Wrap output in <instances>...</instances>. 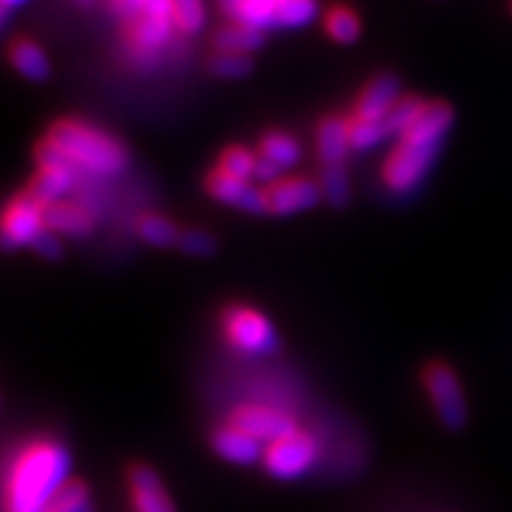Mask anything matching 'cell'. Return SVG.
Returning a JSON list of instances; mask_svg holds the SVG:
<instances>
[{"label": "cell", "mask_w": 512, "mask_h": 512, "mask_svg": "<svg viewBox=\"0 0 512 512\" xmlns=\"http://www.w3.org/2000/svg\"><path fill=\"white\" fill-rule=\"evenodd\" d=\"M72 475V456L60 441L34 439L15 453L5 477V512H48Z\"/></svg>", "instance_id": "cell-1"}, {"label": "cell", "mask_w": 512, "mask_h": 512, "mask_svg": "<svg viewBox=\"0 0 512 512\" xmlns=\"http://www.w3.org/2000/svg\"><path fill=\"white\" fill-rule=\"evenodd\" d=\"M110 10L121 24L126 55L140 69H155L166 60L176 36L171 0H110Z\"/></svg>", "instance_id": "cell-2"}, {"label": "cell", "mask_w": 512, "mask_h": 512, "mask_svg": "<svg viewBox=\"0 0 512 512\" xmlns=\"http://www.w3.org/2000/svg\"><path fill=\"white\" fill-rule=\"evenodd\" d=\"M46 140L76 171L93 176H117L128 166V152L110 133L95 128L81 119H57L50 124Z\"/></svg>", "instance_id": "cell-3"}, {"label": "cell", "mask_w": 512, "mask_h": 512, "mask_svg": "<svg viewBox=\"0 0 512 512\" xmlns=\"http://www.w3.org/2000/svg\"><path fill=\"white\" fill-rule=\"evenodd\" d=\"M216 5L228 22L264 34L271 29L306 27L318 15V0H216Z\"/></svg>", "instance_id": "cell-4"}, {"label": "cell", "mask_w": 512, "mask_h": 512, "mask_svg": "<svg viewBox=\"0 0 512 512\" xmlns=\"http://www.w3.org/2000/svg\"><path fill=\"white\" fill-rule=\"evenodd\" d=\"M221 328L233 349L249 356H268L278 349V332L264 313L245 304H228L221 311Z\"/></svg>", "instance_id": "cell-5"}, {"label": "cell", "mask_w": 512, "mask_h": 512, "mask_svg": "<svg viewBox=\"0 0 512 512\" xmlns=\"http://www.w3.org/2000/svg\"><path fill=\"white\" fill-rule=\"evenodd\" d=\"M318 439L311 432L294 430L285 437L271 441L264 448V463L266 472L275 479H283V482H292V479L304 477L306 472L313 470V465L318 463Z\"/></svg>", "instance_id": "cell-6"}, {"label": "cell", "mask_w": 512, "mask_h": 512, "mask_svg": "<svg viewBox=\"0 0 512 512\" xmlns=\"http://www.w3.org/2000/svg\"><path fill=\"white\" fill-rule=\"evenodd\" d=\"M425 380V389L430 394V401L437 411V418L448 432L465 430L467 420H470V411H467V401L463 384H460L458 375L446 363L432 361L430 366L422 373Z\"/></svg>", "instance_id": "cell-7"}, {"label": "cell", "mask_w": 512, "mask_h": 512, "mask_svg": "<svg viewBox=\"0 0 512 512\" xmlns=\"http://www.w3.org/2000/svg\"><path fill=\"white\" fill-rule=\"evenodd\" d=\"M43 228L46 207L29 190L17 192L0 209V249L12 252L19 247H31Z\"/></svg>", "instance_id": "cell-8"}, {"label": "cell", "mask_w": 512, "mask_h": 512, "mask_svg": "<svg viewBox=\"0 0 512 512\" xmlns=\"http://www.w3.org/2000/svg\"><path fill=\"white\" fill-rule=\"evenodd\" d=\"M439 145H418L401 140L396 150L387 157L382 169V181L396 195L413 192L425 181L430 169L439 157Z\"/></svg>", "instance_id": "cell-9"}, {"label": "cell", "mask_w": 512, "mask_h": 512, "mask_svg": "<svg viewBox=\"0 0 512 512\" xmlns=\"http://www.w3.org/2000/svg\"><path fill=\"white\" fill-rule=\"evenodd\" d=\"M36 162L38 171L29 181L27 190L43 207L62 202L69 195V190L74 188V169L67 162H62L60 155H57L46 138L36 147Z\"/></svg>", "instance_id": "cell-10"}, {"label": "cell", "mask_w": 512, "mask_h": 512, "mask_svg": "<svg viewBox=\"0 0 512 512\" xmlns=\"http://www.w3.org/2000/svg\"><path fill=\"white\" fill-rule=\"evenodd\" d=\"M228 422L240 427V430H245L247 434H252L264 446L297 430V420L290 413L280 411L275 406H264V403H245V406H238L230 413Z\"/></svg>", "instance_id": "cell-11"}, {"label": "cell", "mask_w": 512, "mask_h": 512, "mask_svg": "<svg viewBox=\"0 0 512 512\" xmlns=\"http://www.w3.org/2000/svg\"><path fill=\"white\" fill-rule=\"evenodd\" d=\"M264 195L268 214L273 216L299 214V211L313 209L320 200H323L320 185L316 181H311V178L302 176L280 178V181L266 185Z\"/></svg>", "instance_id": "cell-12"}, {"label": "cell", "mask_w": 512, "mask_h": 512, "mask_svg": "<svg viewBox=\"0 0 512 512\" xmlns=\"http://www.w3.org/2000/svg\"><path fill=\"white\" fill-rule=\"evenodd\" d=\"M204 190H207L214 200H219L223 204H233V207L247 211V214H268L264 190L254 188L252 183L242 181V178L226 174L219 166H214V169L204 176Z\"/></svg>", "instance_id": "cell-13"}, {"label": "cell", "mask_w": 512, "mask_h": 512, "mask_svg": "<svg viewBox=\"0 0 512 512\" xmlns=\"http://www.w3.org/2000/svg\"><path fill=\"white\" fill-rule=\"evenodd\" d=\"M128 501L133 512H176L169 491L150 465H133L128 470Z\"/></svg>", "instance_id": "cell-14"}, {"label": "cell", "mask_w": 512, "mask_h": 512, "mask_svg": "<svg viewBox=\"0 0 512 512\" xmlns=\"http://www.w3.org/2000/svg\"><path fill=\"white\" fill-rule=\"evenodd\" d=\"M403 98L401 81L394 74H380L363 88L354 105V117L384 121Z\"/></svg>", "instance_id": "cell-15"}, {"label": "cell", "mask_w": 512, "mask_h": 512, "mask_svg": "<svg viewBox=\"0 0 512 512\" xmlns=\"http://www.w3.org/2000/svg\"><path fill=\"white\" fill-rule=\"evenodd\" d=\"M211 448L216 451V456L233 465H254L264 458V444L259 439H254L252 434H247L240 427L226 425L219 427L211 437Z\"/></svg>", "instance_id": "cell-16"}, {"label": "cell", "mask_w": 512, "mask_h": 512, "mask_svg": "<svg viewBox=\"0 0 512 512\" xmlns=\"http://www.w3.org/2000/svg\"><path fill=\"white\" fill-rule=\"evenodd\" d=\"M456 121V112L448 102H425L420 117L408 128V133L401 140L418 145H444L448 131Z\"/></svg>", "instance_id": "cell-17"}, {"label": "cell", "mask_w": 512, "mask_h": 512, "mask_svg": "<svg viewBox=\"0 0 512 512\" xmlns=\"http://www.w3.org/2000/svg\"><path fill=\"white\" fill-rule=\"evenodd\" d=\"M351 150L349 145V126L347 119L330 114L320 119L316 128V152L318 162L323 166H339L344 164Z\"/></svg>", "instance_id": "cell-18"}, {"label": "cell", "mask_w": 512, "mask_h": 512, "mask_svg": "<svg viewBox=\"0 0 512 512\" xmlns=\"http://www.w3.org/2000/svg\"><path fill=\"white\" fill-rule=\"evenodd\" d=\"M46 228L67 238H88L95 228V219L83 204L62 200L46 207Z\"/></svg>", "instance_id": "cell-19"}, {"label": "cell", "mask_w": 512, "mask_h": 512, "mask_svg": "<svg viewBox=\"0 0 512 512\" xmlns=\"http://www.w3.org/2000/svg\"><path fill=\"white\" fill-rule=\"evenodd\" d=\"M8 60L15 72H19L29 81H46L50 76V60L46 50L31 41L29 36L12 38L8 46Z\"/></svg>", "instance_id": "cell-20"}, {"label": "cell", "mask_w": 512, "mask_h": 512, "mask_svg": "<svg viewBox=\"0 0 512 512\" xmlns=\"http://www.w3.org/2000/svg\"><path fill=\"white\" fill-rule=\"evenodd\" d=\"M214 48L219 53H238V55H252L266 43V34L259 29L245 27V24L226 22L214 31Z\"/></svg>", "instance_id": "cell-21"}, {"label": "cell", "mask_w": 512, "mask_h": 512, "mask_svg": "<svg viewBox=\"0 0 512 512\" xmlns=\"http://www.w3.org/2000/svg\"><path fill=\"white\" fill-rule=\"evenodd\" d=\"M256 155L268 159V162H273L278 169L285 171L299 162V157H302V145H299V140L294 138L292 133L268 131L266 136H261Z\"/></svg>", "instance_id": "cell-22"}, {"label": "cell", "mask_w": 512, "mask_h": 512, "mask_svg": "<svg viewBox=\"0 0 512 512\" xmlns=\"http://www.w3.org/2000/svg\"><path fill=\"white\" fill-rule=\"evenodd\" d=\"M138 238L152 247H178L183 230L162 214H143L136 221Z\"/></svg>", "instance_id": "cell-23"}, {"label": "cell", "mask_w": 512, "mask_h": 512, "mask_svg": "<svg viewBox=\"0 0 512 512\" xmlns=\"http://www.w3.org/2000/svg\"><path fill=\"white\" fill-rule=\"evenodd\" d=\"M320 192L323 200L335 209H344L351 202V183L344 164L339 166H323L320 171Z\"/></svg>", "instance_id": "cell-24"}, {"label": "cell", "mask_w": 512, "mask_h": 512, "mask_svg": "<svg viewBox=\"0 0 512 512\" xmlns=\"http://www.w3.org/2000/svg\"><path fill=\"white\" fill-rule=\"evenodd\" d=\"M325 31L332 41L337 43H354L361 36V19L351 8L344 5H335L325 15Z\"/></svg>", "instance_id": "cell-25"}, {"label": "cell", "mask_w": 512, "mask_h": 512, "mask_svg": "<svg viewBox=\"0 0 512 512\" xmlns=\"http://www.w3.org/2000/svg\"><path fill=\"white\" fill-rule=\"evenodd\" d=\"M349 145L351 150H370V147L380 145L384 138H389L387 126L384 121H373V119H361V117H349Z\"/></svg>", "instance_id": "cell-26"}, {"label": "cell", "mask_w": 512, "mask_h": 512, "mask_svg": "<svg viewBox=\"0 0 512 512\" xmlns=\"http://www.w3.org/2000/svg\"><path fill=\"white\" fill-rule=\"evenodd\" d=\"M422 107H425V100L418 98V95H403V98L396 102L394 110L387 114V119H384L389 136H406L408 128L418 121Z\"/></svg>", "instance_id": "cell-27"}, {"label": "cell", "mask_w": 512, "mask_h": 512, "mask_svg": "<svg viewBox=\"0 0 512 512\" xmlns=\"http://www.w3.org/2000/svg\"><path fill=\"white\" fill-rule=\"evenodd\" d=\"M48 512H95L91 491L79 479H69L55 496V501L50 503Z\"/></svg>", "instance_id": "cell-28"}, {"label": "cell", "mask_w": 512, "mask_h": 512, "mask_svg": "<svg viewBox=\"0 0 512 512\" xmlns=\"http://www.w3.org/2000/svg\"><path fill=\"white\" fill-rule=\"evenodd\" d=\"M207 69L214 76H219V79H245V76L252 74L254 60L249 55L219 53V50H216V53L209 57Z\"/></svg>", "instance_id": "cell-29"}, {"label": "cell", "mask_w": 512, "mask_h": 512, "mask_svg": "<svg viewBox=\"0 0 512 512\" xmlns=\"http://www.w3.org/2000/svg\"><path fill=\"white\" fill-rule=\"evenodd\" d=\"M216 166L230 176L242 178V181H249V178H254L256 155L242 145H228L226 150L219 155V164Z\"/></svg>", "instance_id": "cell-30"}, {"label": "cell", "mask_w": 512, "mask_h": 512, "mask_svg": "<svg viewBox=\"0 0 512 512\" xmlns=\"http://www.w3.org/2000/svg\"><path fill=\"white\" fill-rule=\"evenodd\" d=\"M174 3L176 27L183 36H192L202 31L207 10H204V0H171Z\"/></svg>", "instance_id": "cell-31"}, {"label": "cell", "mask_w": 512, "mask_h": 512, "mask_svg": "<svg viewBox=\"0 0 512 512\" xmlns=\"http://www.w3.org/2000/svg\"><path fill=\"white\" fill-rule=\"evenodd\" d=\"M216 238L207 230H200V228H190V230H183L181 233V240H178V249H181L183 254H190V256H209L216 252Z\"/></svg>", "instance_id": "cell-32"}, {"label": "cell", "mask_w": 512, "mask_h": 512, "mask_svg": "<svg viewBox=\"0 0 512 512\" xmlns=\"http://www.w3.org/2000/svg\"><path fill=\"white\" fill-rule=\"evenodd\" d=\"M31 249L48 261H55L62 256V242L57 238V233H53V230L48 228H43L41 233H38V238L31 242Z\"/></svg>", "instance_id": "cell-33"}, {"label": "cell", "mask_w": 512, "mask_h": 512, "mask_svg": "<svg viewBox=\"0 0 512 512\" xmlns=\"http://www.w3.org/2000/svg\"><path fill=\"white\" fill-rule=\"evenodd\" d=\"M280 174H283V169H278V166H275L273 162H268V159L256 155L254 178H259V181H264V183L271 185L275 181H280Z\"/></svg>", "instance_id": "cell-34"}, {"label": "cell", "mask_w": 512, "mask_h": 512, "mask_svg": "<svg viewBox=\"0 0 512 512\" xmlns=\"http://www.w3.org/2000/svg\"><path fill=\"white\" fill-rule=\"evenodd\" d=\"M10 8L5 3H0V31H3L5 27H8V22H10Z\"/></svg>", "instance_id": "cell-35"}, {"label": "cell", "mask_w": 512, "mask_h": 512, "mask_svg": "<svg viewBox=\"0 0 512 512\" xmlns=\"http://www.w3.org/2000/svg\"><path fill=\"white\" fill-rule=\"evenodd\" d=\"M72 3L76 5V8H81V10H91L95 3H98V0H72Z\"/></svg>", "instance_id": "cell-36"}, {"label": "cell", "mask_w": 512, "mask_h": 512, "mask_svg": "<svg viewBox=\"0 0 512 512\" xmlns=\"http://www.w3.org/2000/svg\"><path fill=\"white\" fill-rule=\"evenodd\" d=\"M0 3H5V5H8L10 10H15V8H19V5H24V3H27V0H0Z\"/></svg>", "instance_id": "cell-37"}, {"label": "cell", "mask_w": 512, "mask_h": 512, "mask_svg": "<svg viewBox=\"0 0 512 512\" xmlns=\"http://www.w3.org/2000/svg\"><path fill=\"white\" fill-rule=\"evenodd\" d=\"M510 12H512V0H510Z\"/></svg>", "instance_id": "cell-38"}]
</instances>
